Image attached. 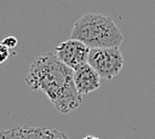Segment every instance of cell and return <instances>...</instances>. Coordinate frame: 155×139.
Returning <instances> with one entry per match:
<instances>
[{"label": "cell", "mask_w": 155, "mask_h": 139, "mask_svg": "<svg viewBox=\"0 0 155 139\" xmlns=\"http://www.w3.org/2000/svg\"><path fill=\"white\" fill-rule=\"evenodd\" d=\"M25 83L34 91L44 92L61 114H68L82 103L74 85L73 69L63 64L54 53L46 52L31 63Z\"/></svg>", "instance_id": "cell-1"}, {"label": "cell", "mask_w": 155, "mask_h": 139, "mask_svg": "<svg viewBox=\"0 0 155 139\" xmlns=\"http://www.w3.org/2000/svg\"><path fill=\"white\" fill-rule=\"evenodd\" d=\"M71 39L92 48L120 47L124 36L116 23L107 15L86 13L75 21Z\"/></svg>", "instance_id": "cell-2"}, {"label": "cell", "mask_w": 155, "mask_h": 139, "mask_svg": "<svg viewBox=\"0 0 155 139\" xmlns=\"http://www.w3.org/2000/svg\"><path fill=\"white\" fill-rule=\"evenodd\" d=\"M87 63L96 70L99 77L111 80L121 71L124 57L120 47H105L90 50Z\"/></svg>", "instance_id": "cell-3"}, {"label": "cell", "mask_w": 155, "mask_h": 139, "mask_svg": "<svg viewBox=\"0 0 155 139\" xmlns=\"http://www.w3.org/2000/svg\"><path fill=\"white\" fill-rule=\"evenodd\" d=\"M90 48L82 42L69 39L67 41L61 42L56 47V57L70 69H75L76 66L87 63Z\"/></svg>", "instance_id": "cell-4"}, {"label": "cell", "mask_w": 155, "mask_h": 139, "mask_svg": "<svg viewBox=\"0 0 155 139\" xmlns=\"http://www.w3.org/2000/svg\"><path fill=\"white\" fill-rule=\"evenodd\" d=\"M0 139H70L64 132L44 127L16 126L0 131Z\"/></svg>", "instance_id": "cell-5"}, {"label": "cell", "mask_w": 155, "mask_h": 139, "mask_svg": "<svg viewBox=\"0 0 155 139\" xmlns=\"http://www.w3.org/2000/svg\"><path fill=\"white\" fill-rule=\"evenodd\" d=\"M73 80L80 95L94 92L101 86L99 75L88 63H84L73 69Z\"/></svg>", "instance_id": "cell-6"}, {"label": "cell", "mask_w": 155, "mask_h": 139, "mask_svg": "<svg viewBox=\"0 0 155 139\" xmlns=\"http://www.w3.org/2000/svg\"><path fill=\"white\" fill-rule=\"evenodd\" d=\"M10 57V50L0 41V64H4Z\"/></svg>", "instance_id": "cell-7"}, {"label": "cell", "mask_w": 155, "mask_h": 139, "mask_svg": "<svg viewBox=\"0 0 155 139\" xmlns=\"http://www.w3.org/2000/svg\"><path fill=\"white\" fill-rule=\"evenodd\" d=\"M8 50H11V48H15L16 46H17V44H18V40L15 37V36H6L2 41H1Z\"/></svg>", "instance_id": "cell-8"}, {"label": "cell", "mask_w": 155, "mask_h": 139, "mask_svg": "<svg viewBox=\"0 0 155 139\" xmlns=\"http://www.w3.org/2000/svg\"><path fill=\"white\" fill-rule=\"evenodd\" d=\"M82 139H99V138H97V137H94V135H87V137H85V138H82Z\"/></svg>", "instance_id": "cell-9"}]
</instances>
